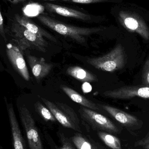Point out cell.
Returning a JSON list of instances; mask_svg holds the SVG:
<instances>
[{
	"label": "cell",
	"instance_id": "3957f363",
	"mask_svg": "<svg viewBox=\"0 0 149 149\" xmlns=\"http://www.w3.org/2000/svg\"><path fill=\"white\" fill-rule=\"evenodd\" d=\"M45 107L51 112L57 121L65 127L81 133L80 120L74 109L65 103L52 102L41 97Z\"/></svg>",
	"mask_w": 149,
	"mask_h": 149
},
{
	"label": "cell",
	"instance_id": "2e32d148",
	"mask_svg": "<svg viewBox=\"0 0 149 149\" xmlns=\"http://www.w3.org/2000/svg\"><path fill=\"white\" fill-rule=\"evenodd\" d=\"M98 134L101 140L109 148L112 149H122L120 140L114 136L100 131L98 132Z\"/></svg>",
	"mask_w": 149,
	"mask_h": 149
},
{
	"label": "cell",
	"instance_id": "5bb4252c",
	"mask_svg": "<svg viewBox=\"0 0 149 149\" xmlns=\"http://www.w3.org/2000/svg\"><path fill=\"white\" fill-rule=\"evenodd\" d=\"M61 89L74 102L79 104L82 107L96 111H100L101 108L99 104L87 99L69 87L61 86Z\"/></svg>",
	"mask_w": 149,
	"mask_h": 149
},
{
	"label": "cell",
	"instance_id": "484cf974",
	"mask_svg": "<svg viewBox=\"0 0 149 149\" xmlns=\"http://www.w3.org/2000/svg\"><path fill=\"white\" fill-rule=\"evenodd\" d=\"M143 147V148L144 149H149V143L148 144H146V145H144Z\"/></svg>",
	"mask_w": 149,
	"mask_h": 149
},
{
	"label": "cell",
	"instance_id": "44dd1931",
	"mask_svg": "<svg viewBox=\"0 0 149 149\" xmlns=\"http://www.w3.org/2000/svg\"><path fill=\"white\" fill-rule=\"evenodd\" d=\"M149 143V131L147 134L145 136V137H143V139L135 142L134 144V146L136 147H143L144 145H146Z\"/></svg>",
	"mask_w": 149,
	"mask_h": 149
},
{
	"label": "cell",
	"instance_id": "d4e9b609",
	"mask_svg": "<svg viewBox=\"0 0 149 149\" xmlns=\"http://www.w3.org/2000/svg\"><path fill=\"white\" fill-rule=\"evenodd\" d=\"M143 69H149V58L145 63Z\"/></svg>",
	"mask_w": 149,
	"mask_h": 149
},
{
	"label": "cell",
	"instance_id": "7c38bea8",
	"mask_svg": "<svg viewBox=\"0 0 149 149\" xmlns=\"http://www.w3.org/2000/svg\"><path fill=\"white\" fill-rule=\"evenodd\" d=\"M44 5L50 12L56 13L63 16L72 17L83 21H88L91 19L90 15L73 9L50 3H45Z\"/></svg>",
	"mask_w": 149,
	"mask_h": 149
},
{
	"label": "cell",
	"instance_id": "4316f807",
	"mask_svg": "<svg viewBox=\"0 0 149 149\" xmlns=\"http://www.w3.org/2000/svg\"><path fill=\"white\" fill-rule=\"evenodd\" d=\"M46 1H71L72 0H46Z\"/></svg>",
	"mask_w": 149,
	"mask_h": 149
},
{
	"label": "cell",
	"instance_id": "83f0119b",
	"mask_svg": "<svg viewBox=\"0 0 149 149\" xmlns=\"http://www.w3.org/2000/svg\"><path fill=\"white\" fill-rule=\"evenodd\" d=\"M0 149H3V148H2V147H1V146H0Z\"/></svg>",
	"mask_w": 149,
	"mask_h": 149
},
{
	"label": "cell",
	"instance_id": "8fae6325",
	"mask_svg": "<svg viewBox=\"0 0 149 149\" xmlns=\"http://www.w3.org/2000/svg\"><path fill=\"white\" fill-rule=\"evenodd\" d=\"M99 105L118 122L125 127H131L139 124V120L134 116L109 105Z\"/></svg>",
	"mask_w": 149,
	"mask_h": 149
},
{
	"label": "cell",
	"instance_id": "277c9868",
	"mask_svg": "<svg viewBox=\"0 0 149 149\" xmlns=\"http://www.w3.org/2000/svg\"><path fill=\"white\" fill-rule=\"evenodd\" d=\"M87 62L95 69L107 72H114L122 69L125 65L124 49L122 45H118L107 54L88 58Z\"/></svg>",
	"mask_w": 149,
	"mask_h": 149
},
{
	"label": "cell",
	"instance_id": "7402d4cb",
	"mask_svg": "<svg viewBox=\"0 0 149 149\" xmlns=\"http://www.w3.org/2000/svg\"><path fill=\"white\" fill-rule=\"evenodd\" d=\"M109 0H72V1L75 3L88 4V3H97L104 2Z\"/></svg>",
	"mask_w": 149,
	"mask_h": 149
},
{
	"label": "cell",
	"instance_id": "e0dca14e",
	"mask_svg": "<svg viewBox=\"0 0 149 149\" xmlns=\"http://www.w3.org/2000/svg\"><path fill=\"white\" fill-rule=\"evenodd\" d=\"M72 141L77 149H95L88 139L80 133H76Z\"/></svg>",
	"mask_w": 149,
	"mask_h": 149
},
{
	"label": "cell",
	"instance_id": "ac0fdd59",
	"mask_svg": "<svg viewBox=\"0 0 149 149\" xmlns=\"http://www.w3.org/2000/svg\"><path fill=\"white\" fill-rule=\"evenodd\" d=\"M35 108L38 113L46 121L55 122L57 121L49 109L45 107L40 102H37L35 103Z\"/></svg>",
	"mask_w": 149,
	"mask_h": 149
},
{
	"label": "cell",
	"instance_id": "7a4b0ae2",
	"mask_svg": "<svg viewBox=\"0 0 149 149\" xmlns=\"http://www.w3.org/2000/svg\"><path fill=\"white\" fill-rule=\"evenodd\" d=\"M11 31L14 41L23 51L33 49L46 52L48 42L42 36L28 30L16 22H14L11 25Z\"/></svg>",
	"mask_w": 149,
	"mask_h": 149
},
{
	"label": "cell",
	"instance_id": "8992f818",
	"mask_svg": "<svg viewBox=\"0 0 149 149\" xmlns=\"http://www.w3.org/2000/svg\"><path fill=\"white\" fill-rule=\"evenodd\" d=\"M79 113L81 119L96 130L113 134H118L120 132L112 121L96 111L81 107Z\"/></svg>",
	"mask_w": 149,
	"mask_h": 149
},
{
	"label": "cell",
	"instance_id": "5b68a950",
	"mask_svg": "<svg viewBox=\"0 0 149 149\" xmlns=\"http://www.w3.org/2000/svg\"><path fill=\"white\" fill-rule=\"evenodd\" d=\"M19 117L30 149H44L41 136L31 112L25 106L18 109Z\"/></svg>",
	"mask_w": 149,
	"mask_h": 149
},
{
	"label": "cell",
	"instance_id": "6da1fadb",
	"mask_svg": "<svg viewBox=\"0 0 149 149\" xmlns=\"http://www.w3.org/2000/svg\"><path fill=\"white\" fill-rule=\"evenodd\" d=\"M38 20L45 26L60 35L72 38L80 43L86 42V38L90 35L100 32L103 29L100 27L82 28L68 25L49 16L40 15Z\"/></svg>",
	"mask_w": 149,
	"mask_h": 149
},
{
	"label": "cell",
	"instance_id": "603a6c76",
	"mask_svg": "<svg viewBox=\"0 0 149 149\" xmlns=\"http://www.w3.org/2000/svg\"><path fill=\"white\" fill-rule=\"evenodd\" d=\"M0 34L4 38V40L6 41V37H5V32H4V28H3V19L1 10H0Z\"/></svg>",
	"mask_w": 149,
	"mask_h": 149
},
{
	"label": "cell",
	"instance_id": "cb8c5ba5",
	"mask_svg": "<svg viewBox=\"0 0 149 149\" xmlns=\"http://www.w3.org/2000/svg\"><path fill=\"white\" fill-rule=\"evenodd\" d=\"M7 1H9L10 2L14 4H17L20 2H22L24 1L25 0H7Z\"/></svg>",
	"mask_w": 149,
	"mask_h": 149
},
{
	"label": "cell",
	"instance_id": "9c48e42d",
	"mask_svg": "<svg viewBox=\"0 0 149 149\" xmlns=\"http://www.w3.org/2000/svg\"><path fill=\"white\" fill-rule=\"evenodd\" d=\"M7 104L13 148L14 149H27L26 141L23 136L13 105L11 103Z\"/></svg>",
	"mask_w": 149,
	"mask_h": 149
},
{
	"label": "cell",
	"instance_id": "4fadbf2b",
	"mask_svg": "<svg viewBox=\"0 0 149 149\" xmlns=\"http://www.w3.org/2000/svg\"><path fill=\"white\" fill-rule=\"evenodd\" d=\"M15 19L16 22L31 32L38 36L45 37L52 42H57L56 39L51 34L42 29L40 26L37 25L28 17L24 16L16 15H15Z\"/></svg>",
	"mask_w": 149,
	"mask_h": 149
},
{
	"label": "cell",
	"instance_id": "ba28073f",
	"mask_svg": "<svg viewBox=\"0 0 149 149\" xmlns=\"http://www.w3.org/2000/svg\"><path fill=\"white\" fill-rule=\"evenodd\" d=\"M16 44L9 43L7 45V56L15 70L24 80L28 81L30 79V75L24 58L23 51Z\"/></svg>",
	"mask_w": 149,
	"mask_h": 149
},
{
	"label": "cell",
	"instance_id": "9a60e30c",
	"mask_svg": "<svg viewBox=\"0 0 149 149\" xmlns=\"http://www.w3.org/2000/svg\"><path fill=\"white\" fill-rule=\"evenodd\" d=\"M66 73L81 82H95L98 81L96 75L79 66L69 67Z\"/></svg>",
	"mask_w": 149,
	"mask_h": 149
},
{
	"label": "cell",
	"instance_id": "30bf717a",
	"mask_svg": "<svg viewBox=\"0 0 149 149\" xmlns=\"http://www.w3.org/2000/svg\"><path fill=\"white\" fill-rule=\"evenodd\" d=\"M26 58L32 74L38 82H40L48 75L53 68V65L46 63L45 59L42 58H39L29 55H27Z\"/></svg>",
	"mask_w": 149,
	"mask_h": 149
},
{
	"label": "cell",
	"instance_id": "ffe728a7",
	"mask_svg": "<svg viewBox=\"0 0 149 149\" xmlns=\"http://www.w3.org/2000/svg\"><path fill=\"white\" fill-rule=\"evenodd\" d=\"M143 86L149 87V69H143L142 74Z\"/></svg>",
	"mask_w": 149,
	"mask_h": 149
},
{
	"label": "cell",
	"instance_id": "d6986e66",
	"mask_svg": "<svg viewBox=\"0 0 149 149\" xmlns=\"http://www.w3.org/2000/svg\"><path fill=\"white\" fill-rule=\"evenodd\" d=\"M59 140L62 146L57 149H76L70 140L65 136L63 133H59Z\"/></svg>",
	"mask_w": 149,
	"mask_h": 149
},
{
	"label": "cell",
	"instance_id": "52a82bcc",
	"mask_svg": "<svg viewBox=\"0 0 149 149\" xmlns=\"http://www.w3.org/2000/svg\"><path fill=\"white\" fill-rule=\"evenodd\" d=\"M102 96L115 100H127L135 97L149 100V87L145 86H127L113 90L106 91Z\"/></svg>",
	"mask_w": 149,
	"mask_h": 149
}]
</instances>
